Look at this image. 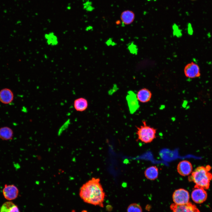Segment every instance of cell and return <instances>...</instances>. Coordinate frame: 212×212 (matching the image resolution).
<instances>
[{"instance_id": "6da1fadb", "label": "cell", "mask_w": 212, "mask_h": 212, "mask_svg": "<svg viewBox=\"0 0 212 212\" xmlns=\"http://www.w3.org/2000/svg\"><path fill=\"white\" fill-rule=\"evenodd\" d=\"M79 195L85 202L103 207L105 193L99 178L93 177L83 184L80 188Z\"/></svg>"}, {"instance_id": "7a4b0ae2", "label": "cell", "mask_w": 212, "mask_h": 212, "mask_svg": "<svg viewBox=\"0 0 212 212\" xmlns=\"http://www.w3.org/2000/svg\"><path fill=\"white\" fill-rule=\"evenodd\" d=\"M211 169L209 165L197 167L188 177V181L195 184L194 188L208 189L212 179V173L210 172Z\"/></svg>"}, {"instance_id": "3957f363", "label": "cell", "mask_w": 212, "mask_h": 212, "mask_svg": "<svg viewBox=\"0 0 212 212\" xmlns=\"http://www.w3.org/2000/svg\"><path fill=\"white\" fill-rule=\"evenodd\" d=\"M138 139L145 143L152 142L156 138L157 129L148 125L145 120L142 121V125L136 127Z\"/></svg>"}, {"instance_id": "277c9868", "label": "cell", "mask_w": 212, "mask_h": 212, "mask_svg": "<svg viewBox=\"0 0 212 212\" xmlns=\"http://www.w3.org/2000/svg\"><path fill=\"white\" fill-rule=\"evenodd\" d=\"M190 195L188 192L183 188H179L175 190L172 195V199L174 203L177 205H183L188 203L189 202Z\"/></svg>"}, {"instance_id": "5b68a950", "label": "cell", "mask_w": 212, "mask_h": 212, "mask_svg": "<svg viewBox=\"0 0 212 212\" xmlns=\"http://www.w3.org/2000/svg\"><path fill=\"white\" fill-rule=\"evenodd\" d=\"M184 72L185 76L190 79L198 77L201 75L199 66L193 62L188 63L185 66Z\"/></svg>"}, {"instance_id": "8992f818", "label": "cell", "mask_w": 212, "mask_h": 212, "mask_svg": "<svg viewBox=\"0 0 212 212\" xmlns=\"http://www.w3.org/2000/svg\"><path fill=\"white\" fill-rule=\"evenodd\" d=\"M170 208L171 212H200L196 206L189 202L183 205L172 203Z\"/></svg>"}, {"instance_id": "52a82bcc", "label": "cell", "mask_w": 212, "mask_h": 212, "mask_svg": "<svg viewBox=\"0 0 212 212\" xmlns=\"http://www.w3.org/2000/svg\"><path fill=\"white\" fill-rule=\"evenodd\" d=\"M2 192L5 198L8 200H12L17 198L19 194V190L14 185L5 184Z\"/></svg>"}, {"instance_id": "ba28073f", "label": "cell", "mask_w": 212, "mask_h": 212, "mask_svg": "<svg viewBox=\"0 0 212 212\" xmlns=\"http://www.w3.org/2000/svg\"><path fill=\"white\" fill-rule=\"evenodd\" d=\"M193 201L197 203H203L206 200L207 194L205 189L201 188H194L191 194Z\"/></svg>"}, {"instance_id": "9c48e42d", "label": "cell", "mask_w": 212, "mask_h": 212, "mask_svg": "<svg viewBox=\"0 0 212 212\" xmlns=\"http://www.w3.org/2000/svg\"><path fill=\"white\" fill-rule=\"evenodd\" d=\"M177 169L180 175L182 176H186L189 175L192 173L193 166L189 161L183 160L178 163Z\"/></svg>"}, {"instance_id": "30bf717a", "label": "cell", "mask_w": 212, "mask_h": 212, "mask_svg": "<svg viewBox=\"0 0 212 212\" xmlns=\"http://www.w3.org/2000/svg\"><path fill=\"white\" fill-rule=\"evenodd\" d=\"M126 99L130 113H134L139 107L136 95L133 92L130 91L128 92Z\"/></svg>"}, {"instance_id": "8fae6325", "label": "cell", "mask_w": 212, "mask_h": 212, "mask_svg": "<svg viewBox=\"0 0 212 212\" xmlns=\"http://www.w3.org/2000/svg\"><path fill=\"white\" fill-rule=\"evenodd\" d=\"M136 95L138 102L143 103L149 102L152 97V92L146 88L140 89L138 91Z\"/></svg>"}, {"instance_id": "7c38bea8", "label": "cell", "mask_w": 212, "mask_h": 212, "mask_svg": "<svg viewBox=\"0 0 212 212\" xmlns=\"http://www.w3.org/2000/svg\"><path fill=\"white\" fill-rule=\"evenodd\" d=\"M14 98L12 91L7 88L3 89L0 91V101L4 104L11 103Z\"/></svg>"}, {"instance_id": "4fadbf2b", "label": "cell", "mask_w": 212, "mask_h": 212, "mask_svg": "<svg viewBox=\"0 0 212 212\" xmlns=\"http://www.w3.org/2000/svg\"><path fill=\"white\" fill-rule=\"evenodd\" d=\"M88 105L87 100L82 97L75 100L73 104L74 108L76 110L80 112L85 110L88 107Z\"/></svg>"}, {"instance_id": "5bb4252c", "label": "cell", "mask_w": 212, "mask_h": 212, "mask_svg": "<svg viewBox=\"0 0 212 212\" xmlns=\"http://www.w3.org/2000/svg\"><path fill=\"white\" fill-rule=\"evenodd\" d=\"M122 23L125 25H129L134 21L135 15L134 13L129 10H126L122 12L120 16Z\"/></svg>"}, {"instance_id": "9a60e30c", "label": "cell", "mask_w": 212, "mask_h": 212, "mask_svg": "<svg viewBox=\"0 0 212 212\" xmlns=\"http://www.w3.org/2000/svg\"><path fill=\"white\" fill-rule=\"evenodd\" d=\"M158 169L156 166H152L147 168L144 171L145 177L150 180L156 179L158 175Z\"/></svg>"}, {"instance_id": "2e32d148", "label": "cell", "mask_w": 212, "mask_h": 212, "mask_svg": "<svg viewBox=\"0 0 212 212\" xmlns=\"http://www.w3.org/2000/svg\"><path fill=\"white\" fill-rule=\"evenodd\" d=\"M13 136L12 130L8 127L0 128V138L3 140H12Z\"/></svg>"}, {"instance_id": "e0dca14e", "label": "cell", "mask_w": 212, "mask_h": 212, "mask_svg": "<svg viewBox=\"0 0 212 212\" xmlns=\"http://www.w3.org/2000/svg\"><path fill=\"white\" fill-rule=\"evenodd\" d=\"M0 212H20V211L17 205L11 201H9L3 204Z\"/></svg>"}, {"instance_id": "ac0fdd59", "label": "cell", "mask_w": 212, "mask_h": 212, "mask_svg": "<svg viewBox=\"0 0 212 212\" xmlns=\"http://www.w3.org/2000/svg\"><path fill=\"white\" fill-rule=\"evenodd\" d=\"M44 37L47 44L48 45L55 46L58 44V37L54 33L52 32L45 33L44 35Z\"/></svg>"}, {"instance_id": "d6986e66", "label": "cell", "mask_w": 212, "mask_h": 212, "mask_svg": "<svg viewBox=\"0 0 212 212\" xmlns=\"http://www.w3.org/2000/svg\"><path fill=\"white\" fill-rule=\"evenodd\" d=\"M127 212H142V209L139 204L132 203L128 206Z\"/></svg>"}, {"instance_id": "ffe728a7", "label": "cell", "mask_w": 212, "mask_h": 212, "mask_svg": "<svg viewBox=\"0 0 212 212\" xmlns=\"http://www.w3.org/2000/svg\"><path fill=\"white\" fill-rule=\"evenodd\" d=\"M148 0L149 1L152 0ZM153 0L155 1L156 0Z\"/></svg>"}, {"instance_id": "44dd1931", "label": "cell", "mask_w": 212, "mask_h": 212, "mask_svg": "<svg viewBox=\"0 0 212 212\" xmlns=\"http://www.w3.org/2000/svg\"><path fill=\"white\" fill-rule=\"evenodd\" d=\"M193 0V1H194V0Z\"/></svg>"}]
</instances>
